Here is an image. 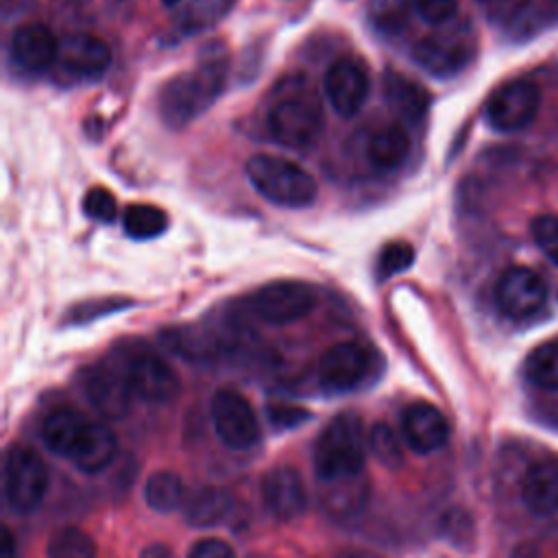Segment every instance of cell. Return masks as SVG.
I'll return each instance as SVG.
<instances>
[{"label": "cell", "mask_w": 558, "mask_h": 558, "mask_svg": "<svg viewBox=\"0 0 558 558\" xmlns=\"http://www.w3.org/2000/svg\"><path fill=\"white\" fill-rule=\"evenodd\" d=\"M318 499L323 510L336 519H351L355 517L368 499V482L364 473L320 480Z\"/></svg>", "instance_id": "19"}, {"label": "cell", "mask_w": 558, "mask_h": 558, "mask_svg": "<svg viewBox=\"0 0 558 558\" xmlns=\"http://www.w3.org/2000/svg\"><path fill=\"white\" fill-rule=\"evenodd\" d=\"M521 497L534 514H554L558 510V458H541L523 477Z\"/></svg>", "instance_id": "21"}, {"label": "cell", "mask_w": 558, "mask_h": 558, "mask_svg": "<svg viewBox=\"0 0 558 558\" xmlns=\"http://www.w3.org/2000/svg\"><path fill=\"white\" fill-rule=\"evenodd\" d=\"M11 54L28 72H44L59 59V44L48 26L31 22L20 26L11 37Z\"/></svg>", "instance_id": "17"}, {"label": "cell", "mask_w": 558, "mask_h": 558, "mask_svg": "<svg viewBox=\"0 0 558 558\" xmlns=\"http://www.w3.org/2000/svg\"><path fill=\"white\" fill-rule=\"evenodd\" d=\"M81 388L102 418H122L131 408V388L122 373L111 364L87 366L81 373Z\"/></svg>", "instance_id": "12"}, {"label": "cell", "mask_w": 558, "mask_h": 558, "mask_svg": "<svg viewBox=\"0 0 558 558\" xmlns=\"http://www.w3.org/2000/svg\"><path fill=\"white\" fill-rule=\"evenodd\" d=\"M140 558H177L174 551L163 545V543H153V545H146L140 554Z\"/></svg>", "instance_id": "41"}, {"label": "cell", "mask_w": 558, "mask_h": 558, "mask_svg": "<svg viewBox=\"0 0 558 558\" xmlns=\"http://www.w3.org/2000/svg\"><path fill=\"white\" fill-rule=\"evenodd\" d=\"M482 2H488V0H482Z\"/></svg>", "instance_id": "44"}, {"label": "cell", "mask_w": 558, "mask_h": 558, "mask_svg": "<svg viewBox=\"0 0 558 558\" xmlns=\"http://www.w3.org/2000/svg\"><path fill=\"white\" fill-rule=\"evenodd\" d=\"M401 434L412 451L434 453L449 440V423L432 403H410L401 414Z\"/></svg>", "instance_id": "15"}, {"label": "cell", "mask_w": 558, "mask_h": 558, "mask_svg": "<svg viewBox=\"0 0 558 558\" xmlns=\"http://www.w3.org/2000/svg\"><path fill=\"white\" fill-rule=\"evenodd\" d=\"M495 299L506 316L530 318L543 310L547 301V283L536 270L512 266L499 277Z\"/></svg>", "instance_id": "11"}, {"label": "cell", "mask_w": 558, "mask_h": 558, "mask_svg": "<svg viewBox=\"0 0 558 558\" xmlns=\"http://www.w3.org/2000/svg\"><path fill=\"white\" fill-rule=\"evenodd\" d=\"M316 94H310L301 85L281 92L266 113V126L270 137L286 148H310L323 133V109Z\"/></svg>", "instance_id": "4"}, {"label": "cell", "mask_w": 558, "mask_h": 558, "mask_svg": "<svg viewBox=\"0 0 558 558\" xmlns=\"http://www.w3.org/2000/svg\"><path fill=\"white\" fill-rule=\"evenodd\" d=\"M244 172L255 192L279 207H307L318 194V183L305 168L277 155H253Z\"/></svg>", "instance_id": "2"}, {"label": "cell", "mask_w": 558, "mask_h": 558, "mask_svg": "<svg viewBox=\"0 0 558 558\" xmlns=\"http://www.w3.org/2000/svg\"><path fill=\"white\" fill-rule=\"evenodd\" d=\"M366 440L362 421L351 414H338L314 445V469L318 480H333L364 473Z\"/></svg>", "instance_id": "3"}, {"label": "cell", "mask_w": 558, "mask_h": 558, "mask_svg": "<svg viewBox=\"0 0 558 558\" xmlns=\"http://www.w3.org/2000/svg\"><path fill=\"white\" fill-rule=\"evenodd\" d=\"M111 364L122 373L131 392L144 401L166 403L179 395V377L174 368L144 344L122 349Z\"/></svg>", "instance_id": "5"}, {"label": "cell", "mask_w": 558, "mask_h": 558, "mask_svg": "<svg viewBox=\"0 0 558 558\" xmlns=\"http://www.w3.org/2000/svg\"><path fill=\"white\" fill-rule=\"evenodd\" d=\"M227 59L209 54L194 70L172 76L159 92V113L170 129H183L205 113L222 94Z\"/></svg>", "instance_id": "1"}, {"label": "cell", "mask_w": 558, "mask_h": 558, "mask_svg": "<svg viewBox=\"0 0 558 558\" xmlns=\"http://www.w3.org/2000/svg\"><path fill=\"white\" fill-rule=\"evenodd\" d=\"M377 368V353L362 342H338L318 362V381L331 392H349L362 386Z\"/></svg>", "instance_id": "8"}, {"label": "cell", "mask_w": 558, "mask_h": 558, "mask_svg": "<svg viewBox=\"0 0 558 558\" xmlns=\"http://www.w3.org/2000/svg\"><path fill=\"white\" fill-rule=\"evenodd\" d=\"M166 7H179V4H185L187 0H161Z\"/></svg>", "instance_id": "43"}, {"label": "cell", "mask_w": 558, "mask_h": 558, "mask_svg": "<svg viewBox=\"0 0 558 558\" xmlns=\"http://www.w3.org/2000/svg\"><path fill=\"white\" fill-rule=\"evenodd\" d=\"M384 94L388 105L408 122H418L429 109V94L403 74L388 72L384 78Z\"/></svg>", "instance_id": "24"}, {"label": "cell", "mask_w": 558, "mask_h": 558, "mask_svg": "<svg viewBox=\"0 0 558 558\" xmlns=\"http://www.w3.org/2000/svg\"><path fill=\"white\" fill-rule=\"evenodd\" d=\"M163 342L170 351L183 355L185 360H209L218 351V342L209 331H198L192 327H179L163 333Z\"/></svg>", "instance_id": "30"}, {"label": "cell", "mask_w": 558, "mask_h": 558, "mask_svg": "<svg viewBox=\"0 0 558 558\" xmlns=\"http://www.w3.org/2000/svg\"><path fill=\"white\" fill-rule=\"evenodd\" d=\"M366 442L379 464H384L388 469H399L403 464V449H401V442L390 425L375 423L368 429Z\"/></svg>", "instance_id": "32"}, {"label": "cell", "mask_w": 558, "mask_h": 558, "mask_svg": "<svg viewBox=\"0 0 558 558\" xmlns=\"http://www.w3.org/2000/svg\"><path fill=\"white\" fill-rule=\"evenodd\" d=\"M556 2H558V0H556Z\"/></svg>", "instance_id": "45"}, {"label": "cell", "mask_w": 558, "mask_h": 558, "mask_svg": "<svg viewBox=\"0 0 558 558\" xmlns=\"http://www.w3.org/2000/svg\"><path fill=\"white\" fill-rule=\"evenodd\" d=\"M523 373L530 384L543 390H558V342L534 347L523 362Z\"/></svg>", "instance_id": "28"}, {"label": "cell", "mask_w": 558, "mask_h": 558, "mask_svg": "<svg viewBox=\"0 0 558 558\" xmlns=\"http://www.w3.org/2000/svg\"><path fill=\"white\" fill-rule=\"evenodd\" d=\"M310 418V412L296 405H270L268 408V421L279 429H290Z\"/></svg>", "instance_id": "38"}, {"label": "cell", "mask_w": 558, "mask_h": 558, "mask_svg": "<svg viewBox=\"0 0 558 558\" xmlns=\"http://www.w3.org/2000/svg\"><path fill=\"white\" fill-rule=\"evenodd\" d=\"M48 469L28 447H11L4 456V495L15 512H33L48 493Z\"/></svg>", "instance_id": "6"}, {"label": "cell", "mask_w": 558, "mask_h": 558, "mask_svg": "<svg viewBox=\"0 0 558 558\" xmlns=\"http://www.w3.org/2000/svg\"><path fill=\"white\" fill-rule=\"evenodd\" d=\"M87 418L74 408H54L41 423V438L46 447L63 458H70L76 440L87 427Z\"/></svg>", "instance_id": "23"}, {"label": "cell", "mask_w": 558, "mask_h": 558, "mask_svg": "<svg viewBox=\"0 0 558 558\" xmlns=\"http://www.w3.org/2000/svg\"><path fill=\"white\" fill-rule=\"evenodd\" d=\"M541 92L530 78H514L493 92L486 102V122L499 133L525 129L538 113Z\"/></svg>", "instance_id": "10"}, {"label": "cell", "mask_w": 558, "mask_h": 558, "mask_svg": "<svg viewBox=\"0 0 558 558\" xmlns=\"http://www.w3.org/2000/svg\"><path fill=\"white\" fill-rule=\"evenodd\" d=\"M231 510V495L220 486H203L185 497L183 517L194 527L218 525Z\"/></svg>", "instance_id": "25"}, {"label": "cell", "mask_w": 558, "mask_h": 558, "mask_svg": "<svg viewBox=\"0 0 558 558\" xmlns=\"http://www.w3.org/2000/svg\"><path fill=\"white\" fill-rule=\"evenodd\" d=\"M116 453H118L116 434L105 423L89 421L87 427L83 429L81 438L76 440V445L70 453V460L83 473H98V471H105L113 462Z\"/></svg>", "instance_id": "20"}, {"label": "cell", "mask_w": 558, "mask_h": 558, "mask_svg": "<svg viewBox=\"0 0 558 558\" xmlns=\"http://www.w3.org/2000/svg\"><path fill=\"white\" fill-rule=\"evenodd\" d=\"M442 534L456 543V545H464L473 538V521L464 510H449L442 521Z\"/></svg>", "instance_id": "37"}, {"label": "cell", "mask_w": 558, "mask_h": 558, "mask_svg": "<svg viewBox=\"0 0 558 558\" xmlns=\"http://www.w3.org/2000/svg\"><path fill=\"white\" fill-rule=\"evenodd\" d=\"M412 7L427 24L440 26L456 15L458 0H412Z\"/></svg>", "instance_id": "36"}, {"label": "cell", "mask_w": 558, "mask_h": 558, "mask_svg": "<svg viewBox=\"0 0 558 558\" xmlns=\"http://www.w3.org/2000/svg\"><path fill=\"white\" fill-rule=\"evenodd\" d=\"M412 54L423 70L436 76H451L471 61V48L464 41L445 35L421 39Z\"/></svg>", "instance_id": "18"}, {"label": "cell", "mask_w": 558, "mask_h": 558, "mask_svg": "<svg viewBox=\"0 0 558 558\" xmlns=\"http://www.w3.org/2000/svg\"><path fill=\"white\" fill-rule=\"evenodd\" d=\"M83 211L98 222H111L118 216L116 196L100 185L89 187L83 196Z\"/></svg>", "instance_id": "35"}, {"label": "cell", "mask_w": 558, "mask_h": 558, "mask_svg": "<svg viewBox=\"0 0 558 558\" xmlns=\"http://www.w3.org/2000/svg\"><path fill=\"white\" fill-rule=\"evenodd\" d=\"M233 2L235 0H187L177 15V24L187 35L203 33L218 24L231 11Z\"/></svg>", "instance_id": "27"}, {"label": "cell", "mask_w": 558, "mask_h": 558, "mask_svg": "<svg viewBox=\"0 0 558 558\" xmlns=\"http://www.w3.org/2000/svg\"><path fill=\"white\" fill-rule=\"evenodd\" d=\"M532 238L536 246L543 251V255L558 266V216L554 214H541L530 225Z\"/></svg>", "instance_id": "34"}, {"label": "cell", "mask_w": 558, "mask_h": 558, "mask_svg": "<svg viewBox=\"0 0 558 558\" xmlns=\"http://www.w3.org/2000/svg\"><path fill=\"white\" fill-rule=\"evenodd\" d=\"M59 63L74 76L94 78L111 65V48L102 37L74 33L59 44Z\"/></svg>", "instance_id": "16"}, {"label": "cell", "mask_w": 558, "mask_h": 558, "mask_svg": "<svg viewBox=\"0 0 558 558\" xmlns=\"http://www.w3.org/2000/svg\"><path fill=\"white\" fill-rule=\"evenodd\" d=\"M414 262V248L412 244L403 242V240H395L388 242L377 257L375 270H377V279H390L392 275H399L403 270H408Z\"/></svg>", "instance_id": "33"}, {"label": "cell", "mask_w": 558, "mask_h": 558, "mask_svg": "<svg viewBox=\"0 0 558 558\" xmlns=\"http://www.w3.org/2000/svg\"><path fill=\"white\" fill-rule=\"evenodd\" d=\"M316 305V292L305 281L281 279L262 286L248 299L251 312L270 325H288L307 316Z\"/></svg>", "instance_id": "7"}, {"label": "cell", "mask_w": 558, "mask_h": 558, "mask_svg": "<svg viewBox=\"0 0 558 558\" xmlns=\"http://www.w3.org/2000/svg\"><path fill=\"white\" fill-rule=\"evenodd\" d=\"M262 499L279 521H292L307 510L303 477L292 466H275L262 480Z\"/></svg>", "instance_id": "14"}, {"label": "cell", "mask_w": 558, "mask_h": 558, "mask_svg": "<svg viewBox=\"0 0 558 558\" xmlns=\"http://www.w3.org/2000/svg\"><path fill=\"white\" fill-rule=\"evenodd\" d=\"M211 423L220 442L233 451H244L259 440V421L248 399L222 388L211 397Z\"/></svg>", "instance_id": "9"}, {"label": "cell", "mask_w": 558, "mask_h": 558, "mask_svg": "<svg viewBox=\"0 0 558 558\" xmlns=\"http://www.w3.org/2000/svg\"><path fill=\"white\" fill-rule=\"evenodd\" d=\"M0 558H15V541L13 534L9 530L2 532V549H0Z\"/></svg>", "instance_id": "42"}, {"label": "cell", "mask_w": 558, "mask_h": 558, "mask_svg": "<svg viewBox=\"0 0 558 558\" xmlns=\"http://www.w3.org/2000/svg\"><path fill=\"white\" fill-rule=\"evenodd\" d=\"M368 89V72L355 59H338L325 74V96L331 109L342 118H351L364 107Z\"/></svg>", "instance_id": "13"}, {"label": "cell", "mask_w": 558, "mask_h": 558, "mask_svg": "<svg viewBox=\"0 0 558 558\" xmlns=\"http://www.w3.org/2000/svg\"><path fill=\"white\" fill-rule=\"evenodd\" d=\"M405 0H379L375 15L381 28H399L405 20Z\"/></svg>", "instance_id": "40"}, {"label": "cell", "mask_w": 558, "mask_h": 558, "mask_svg": "<svg viewBox=\"0 0 558 558\" xmlns=\"http://www.w3.org/2000/svg\"><path fill=\"white\" fill-rule=\"evenodd\" d=\"M122 227L126 235L135 240H150L161 235L168 229V216L163 209L148 205V203H135L129 205L122 214Z\"/></svg>", "instance_id": "29"}, {"label": "cell", "mask_w": 558, "mask_h": 558, "mask_svg": "<svg viewBox=\"0 0 558 558\" xmlns=\"http://www.w3.org/2000/svg\"><path fill=\"white\" fill-rule=\"evenodd\" d=\"M48 558H96V543L78 527H61L48 541Z\"/></svg>", "instance_id": "31"}, {"label": "cell", "mask_w": 558, "mask_h": 558, "mask_svg": "<svg viewBox=\"0 0 558 558\" xmlns=\"http://www.w3.org/2000/svg\"><path fill=\"white\" fill-rule=\"evenodd\" d=\"M187 558H235V551L220 538H201L190 547Z\"/></svg>", "instance_id": "39"}, {"label": "cell", "mask_w": 558, "mask_h": 558, "mask_svg": "<svg viewBox=\"0 0 558 558\" xmlns=\"http://www.w3.org/2000/svg\"><path fill=\"white\" fill-rule=\"evenodd\" d=\"M410 155V137L399 124H386L371 133L366 142V159L381 172H392L403 166Z\"/></svg>", "instance_id": "22"}, {"label": "cell", "mask_w": 558, "mask_h": 558, "mask_svg": "<svg viewBox=\"0 0 558 558\" xmlns=\"http://www.w3.org/2000/svg\"><path fill=\"white\" fill-rule=\"evenodd\" d=\"M144 499L150 510L155 512H172L183 506L185 488L177 473L172 471H157L146 480Z\"/></svg>", "instance_id": "26"}]
</instances>
